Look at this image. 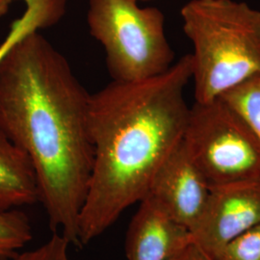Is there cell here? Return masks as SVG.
Wrapping results in <instances>:
<instances>
[{
    "label": "cell",
    "instance_id": "1",
    "mask_svg": "<svg viewBox=\"0 0 260 260\" xmlns=\"http://www.w3.org/2000/svg\"><path fill=\"white\" fill-rule=\"evenodd\" d=\"M90 96L39 32L0 61V131L35 168L49 226L75 246L93 168Z\"/></svg>",
    "mask_w": 260,
    "mask_h": 260
},
{
    "label": "cell",
    "instance_id": "12",
    "mask_svg": "<svg viewBox=\"0 0 260 260\" xmlns=\"http://www.w3.org/2000/svg\"><path fill=\"white\" fill-rule=\"evenodd\" d=\"M220 98L248 121L260 140V75L239 84Z\"/></svg>",
    "mask_w": 260,
    "mask_h": 260
},
{
    "label": "cell",
    "instance_id": "10",
    "mask_svg": "<svg viewBox=\"0 0 260 260\" xmlns=\"http://www.w3.org/2000/svg\"><path fill=\"white\" fill-rule=\"evenodd\" d=\"M25 11L11 25L9 33L0 44V61L19 41L28 35L50 27L60 19L58 7L53 0H23Z\"/></svg>",
    "mask_w": 260,
    "mask_h": 260
},
{
    "label": "cell",
    "instance_id": "11",
    "mask_svg": "<svg viewBox=\"0 0 260 260\" xmlns=\"http://www.w3.org/2000/svg\"><path fill=\"white\" fill-rule=\"evenodd\" d=\"M33 239L27 215L19 209L0 210V260H10Z\"/></svg>",
    "mask_w": 260,
    "mask_h": 260
},
{
    "label": "cell",
    "instance_id": "8",
    "mask_svg": "<svg viewBox=\"0 0 260 260\" xmlns=\"http://www.w3.org/2000/svg\"><path fill=\"white\" fill-rule=\"evenodd\" d=\"M139 204L126 233L127 260H171L194 241L191 232L150 197Z\"/></svg>",
    "mask_w": 260,
    "mask_h": 260
},
{
    "label": "cell",
    "instance_id": "5",
    "mask_svg": "<svg viewBox=\"0 0 260 260\" xmlns=\"http://www.w3.org/2000/svg\"><path fill=\"white\" fill-rule=\"evenodd\" d=\"M183 144L210 188L260 181V140L222 98L190 107Z\"/></svg>",
    "mask_w": 260,
    "mask_h": 260
},
{
    "label": "cell",
    "instance_id": "2",
    "mask_svg": "<svg viewBox=\"0 0 260 260\" xmlns=\"http://www.w3.org/2000/svg\"><path fill=\"white\" fill-rule=\"evenodd\" d=\"M191 55L155 77L112 81L91 94L92 174L78 224L79 246L105 233L148 194L158 169L183 139Z\"/></svg>",
    "mask_w": 260,
    "mask_h": 260
},
{
    "label": "cell",
    "instance_id": "6",
    "mask_svg": "<svg viewBox=\"0 0 260 260\" xmlns=\"http://www.w3.org/2000/svg\"><path fill=\"white\" fill-rule=\"evenodd\" d=\"M260 223V181L217 186L200 220L192 230L193 240L211 257L225 244Z\"/></svg>",
    "mask_w": 260,
    "mask_h": 260
},
{
    "label": "cell",
    "instance_id": "16",
    "mask_svg": "<svg viewBox=\"0 0 260 260\" xmlns=\"http://www.w3.org/2000/svg\"><path fill=\"white\" fill-rule=\"evenodd\" d=\"M17 0H0V18L5 16L10 9V6Z\"/></svg>",
    "mask_w": 260,
    "mask_h": 260
},
{
    "label": "cell",
    "instance_id": "14",
    "mask_svg": "<svg viewBox=\"0 0 260 260\" xmlns=\"http://www.w3.org/2000/svg\"><path fill=\"white\" fill-rule=\"evenodd\" d=\"M71 244L60 233H54L51 238L34 250L19 252L10 260H71L69 246Z\"/></svg>",
    "mask_w": 260,
    "mask_h": 260
},
{
    "label": "cell",
    "instance_id": "9",
    "mask_svg": "<svg viewBox=\"0 0 260 260\" xmlns=\"http://www.w3.org/2000/svg\"><path fill=\"white\" fill-rule=\"evenodd\" d=\"M41 202L37 174L30 158L0 131V210Z\"/></svg>",
    "mask_w": 260,
    "mask_h": 260
},
{
    "label": "cell",
    "instance_id": "15",
    "mask_svg": "<svg viewBox=\"0 0 260 260\" xmlns=\"http://www.w3.org/2000/svg\"><path fill=\"white\" fill-rule=\"evenodd\" d=\"M171 260H215L205 251H203L195 242L189 244L186 248L179 251Z\"/></svg>",
    "mask_w": 260,
    "mask_h": 260
},
{
    "label": "cell",
    "instance_id": "7",
    "mask_svg": "<svg viewBox=\"0 0 260 260\" xmlns=\"http://www.w3.org/2000/svg\"><path fill=\"white\" fill-rule=\"evenodd\" d=\"M210 190L181 140L158 169L147 196L192 232L204 212Z\"/></svg>",
    "mask_w": 260,
    "mask_h": 260
},
{
    "label": "cell",
    "instance_id": "17",
    "mask_svg": "<svg viewBox=\"0 0 260 260\" xmlns=\"http://www.w3.org/2000/svg\"><path fill=\"white\" fill-rule=\"evenodd\" d=\"M137 1H142V0H137Z\"/></svg>",
    "mask_w": 260,
    "mask_h": 260
},
{
    "label": "cell",
    "instance_id": "13",
    "mask_svg": "<svg viewBox=\"0 0 260 260\" xmlns=\"http://www.w3.org/2000/svg\"><path fill=\"white\" fill-rule=\"evenodd\" d=\"M215 260H260V223L225 244Z\"/></svg>",
    "mask_w": 260,
    "mask_h": 260
},
{
    "label": "cell",
    "instance_id": "4",
    "mask_svg": "<svg viewBox=\"0 0 260 260\" xmlns=\"http://www.w3.org/2000/svg\"><path fill=\"white\" fill-rule=\"evenodd\" d=\"M87 21L105 50L113 81L146 80L173 66L175 53L157 8H142L137 0H90Z\"/></svg>",
    "mask_w": 260,
    "mask_h": 260
},
{
    "label": "cell",
    "instance_id": "3",
    "mask_svg": "<svg viewBox=\"0 0 260 260\" xmlns=\"http://www.w3.org/2000/svg\"><path fill=\"white\" fill-rule=\"evenodd\" d=\"M194 52L196 103L216 100L260 75V11L235 0H191L181 9Z\"/></svg>",
    "mask_w": 260,
    "mask_h": 260
}]
</instances>
